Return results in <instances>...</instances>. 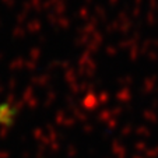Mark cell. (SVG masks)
Here are the masks:
<instances>
[{"label": "cell", "instance_id": "1", "mask_svg": "<svg viewBox=\"0 0 158 158\" xmlns=\"http://www.w3.org/2000/svg\"><path fill=\"white\" fill-rule=\"evenodd\" d=\"M14 119V110L10 105H2L0 106V123L2 125H9Z\"/></svg>", "mask_w": 158, "mask_h": 158}]
</instances>
